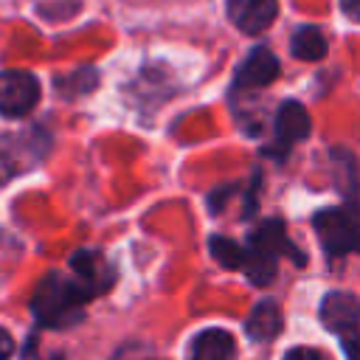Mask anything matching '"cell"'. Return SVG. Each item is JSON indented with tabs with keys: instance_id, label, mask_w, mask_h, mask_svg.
<instances>
[{
	"instance_id": "cell-16",
	"label": "cell",
	"mask_w": 360,
	"mask_h": 360,
	"mask_svg": "<svg viewBox=\"0 0 360 360\" xmlns=\"http://www.w3.org/2000/svg\"><path fill=\"white\" fill-rule=\"evenodd\" d=\"M340 11H343L349 20L360 22V0H340Z\"/></svg>"
},
{
	"instance_id": "cell-18",
	"label": "cell",
	"mask_w": 360,
	"mask_h": 360,
	"mask_svg": "<svg viewBox=\"0 0 360 360\" xmlns=\"http://www.w3.org/2000/svg\"><path fill=\"white\" fill-rule=\"evenodd\" d=\"M8 174H14V163H11V158H8V155H3V152H0V183H3V180H8Z\"/></svg>"
},
{
	"instance_id": "cell-10",
	"label": "cell",
	"mask_w": 360,
	"mask_h": 360,
	"mask_svg": "<svg viewBox=\"0 0 360 360\" xmlns=\"http://www.w3.org/2000/svg\"><path fill=\"white\" fill-rule=\"evenodd\" d=\"M236 357V340L225 329H205L194 335L188 346V360H233Z\"/></svg>"
},
{
	"instance_id": "cell-6",
	"label": "cell",
	"mask_w": 360,
	"mask_h": 360,
	"mask_svg": "<svg viewBox=\"0 0 360 360\" xmlns=\"http://www.w3.org/2000/svg\"><path fill=\"white\" fill-rule=\"evenodd\" d=\"M278 0H228V17L242 34H262L276 20Z\"/></svg>"
},
{
	"instance_id": "cell-8",
	"label": "cell",
	"mask_w": 360,
	"mask_h": 360,
	"mask_svg": "<svg viewBox=\"0 0 360 360\" xmlns=\"http://www.w3.org/2000/svg\"><path fill=\"white\" fill-rule=\"evenodd\" d=\"M312 129V121H309V112L298 104V101H284L276 112V152H284L287 146L304 141Z\"/></svg>"
},
{
	"instance_id": "cell-9",
	"label": "cell",
	"mask_w": 360,
	"mask_h": 360,
	"mask_svg": "<svg viewBox=\"0 0 360 360\" xmlns=\"http://www.w3.org/2000/svg\"><path fill=\"white\" fill-rule=\"evenodd\" d=\"M248 245H253V248H259V250H264V253H270V256H276V259H278V256H287V259H295V264H304V262H307V256L287 239L281 219H267V222H262L259 228H253Z\"/></svg>"
},
{
	"instance_id": "cell-2",
	"label": "cell",
	"mask_w": 360,
	"mask_h": 360,
	"mask_svg": "<svg viewBox=\"0 0 360 360\" xmlns=\"http://www.w3.org/2000/svg\"><path fill=\"white\" fill-rule=\"evenodd\" d=\"M315 233L321 239V245L326 248V253L332 256H343L352 250H360V214H357V202H346L343 208H321L312 217Z\"/></svg>"
},
{
	"instance_id": "cell-14",
	"label": "cell",
	"mask_w": 360,
	"mask_h": 360,
	"mask_svg": "<svg viewBox=\"0 0 360 360\" xmlns=\"http://www.w3.org/2000/svg\"><path fill=\"white\" fill-rule=\"evenodd\" d=\"M211 256L222 264V267H228V270H233V267H242V256H245V248H239L233 239H225V236H211Z\"/></svg>"
},
{
	"instance_id": "cell-3",
	"label": "cell",
	"mask_w": 360,
	"mask_h": 360,
	"mask_svg": "<svg viewBox=\"0 0 360 360\" xmlns=\"http://www.w3.org/2000/svg\"><path fill=\"white\" fill-rule=\"evenodd\" d=\"M321 321L326 329H332L343 340L346 352L354 360H360L354 354V349L360 343V301L352 292H338V290L326 292L321 301Z\"/></svg>"
},
{
	"instance_id": "cell-7",
	"label": "cell",
	"mask_w": 360,
	"mask_h": 360,
	"mask_svg": "<svg viewBox=\"0 0 360 360\" xmlns=\"http://www.w3.org/2000/svg\"><path fill=\"white\" fill-rule=\"evenodd\" d=\"M278 76V59L273 56L270 48H253L248 53V59L239 65L233 87L236 90H256V87H267L270 82H276Z\"/></svg>"
},
{
	"instance_id": "cell-11",
	"label": "cell",
	"mask_w": 360,
	"mask_h": 360,
	"mask_svg": "<svg viewBox=\"0 0 360 360\" xmlns=\"http://www.w3.org/2000/svg\"><path fill=\"white\" fill-rule=\"evenodd\" d=\"M284 326V318H281V307L276 301H262L253 307V312L248 315L245 321V332L253 338V340H273Z\"/></svg>"
},
{
	"instance_id": "cell-17",
	"label": "cell",
	"mask_w": 360,
	"mask_h": 360,
	"mask_svg": "<svg viewBox=\"0 0 360 360\" xmlns=\"http://www.w3.org/2000/svg\"><path fill=\"white\" fill-rule=\"evenodd\" d=\"M11 352H14V340H11V335L0 326V360H8Z\"/></svg>"
},
{
	"instance_id": "cell-1",
	"label": "cell",
	"mask_w": 360,
	"mask_h": 360,
	"mask_svg": "<svg viewBox=\"0 0 360 360\" xmlns=\"http://www.w3.org/2000/svg\"><path fill=\"white\" fill-rule=\"evenodd\" d=\"M87 301H90V295L73 278V273L65 276V273L53 270L37 284L34 298H31V312H34L39 326L62 329V326H70L82 318V309Z\"/></svg>"
},
{
	"instance_id": "cell-15",
	"label": "cell",
	"mask_w": 360,
	"mask_h": 360,
	"mask_svg": "<svg viewBox=\"0 0 360 360\" xmlns=\"http://www.w3.org/2000/svg\"><path fill=\"white\" fill-rule=\"evenodd\" d=\"M284 360H326V354L318 349H309V346H298V349H290L284 354Z\"/></svg>"
},
{
	"instance_id": "cell-13",
	"label": "cell",
	"mask_w": 360,
	"mask_h": 360,
	"mask_svg": "<svg viewBox=\"0 0 360 360\" xmlns=\"http://www.w3.org/2000/svg\"><path fill=\"white\" fill-rule=\"evenodd\" d=\"M242 270H245V276L256 287H264V284H270L276 278V256H270V253L248 245L245 248V256H242Z\"/></svg>"
},
{
	"instance_id": "cell-5",
	"label": "cell",
	"mask_w": 360,
	"mask_h": 360,
	"mask_svg": "<svg viewBox=\"0 0 360 360\" xmlns=\"http://www.w3.org/2000/svg\"><path fill=\"white\" fill-rule=\"evenodd\" d=\"M70 273L84 287V292L90 298L107 292L112 287V281H115L112 264L104 259V253L90 250V248H79L76 253H70Z\"/></svg>"
},
{
	"instance_id": "cell-12",
	"label": "cell",
	"mask_w": 360,
	"mask_h": 360,
	"mask_svg": "<svg viewBox=\"0 0 360 360\" xmlns=\"http://www.w3.org/2000/svg\"><path fill=\"white\" fill-rule=\"evenodd\" d=\"M290 51L301 62H318L326 56V37L315 25H301L290 39Z\"/></svg>"
},
{
	"instance_id": "cell-4",
	"label": "cell",
	"mask_w": 360,
	"mask_h": 360,
	"mask_svg": "<svg viewBox=\"0 0 360 360\" xmlns=\"http://www.w3.org/2000/svg\"><path fill=\"white\" fill-rule=\"evenodd\" d=\"M39 101V82L28 70H3L0 73V115L22 118Z\"/></svg>"
}]
</instances>
